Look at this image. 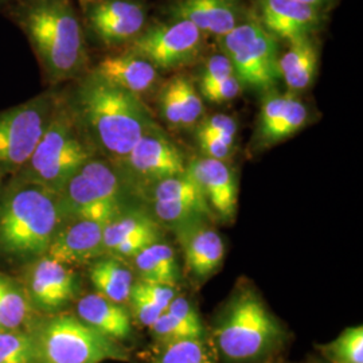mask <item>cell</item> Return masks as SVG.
<instances>
[{
	"instance_id": "6da1fadb",
	"label": "cell",
	"mask_w": 363,
	"mask_h": 363,
	"mask_svg": "<svg viewBox=\"0 0 363 363\" xmlns=\"http://www.w3.org/2000/svg\"><path fill=\"white\" fill-rule=\"evenodd\" d=\"M78 125L91 145L118 163L155 124L140 97L93 72L78 86Z\"/></svg>"
},
{
	"instance_id": "7a4b0ae2",
	"label": "cell",
	"mask_w": 363,
	"mask_h": 363,
	"mask_svg": "<svg viewBox=\"0 0 363 363\" xmlns=\"http://www.w3.org/2000/svg\"><path fill=\"white\" fill-rule=\"evenodd\" d=\"M286 342V330L252 284L235 286L213 325L210 346L223 363H262Z\"/></svg>"
},
{
	"instance_id": "3957f363",
	"label": "cell",
	"mask_w": 363,
	"mask_h": 363,
	"mask_svg": "<svg viewBox=\"0 0 363 363\" xmlns=\"http://www.w3.org/2000/svg\"><path fill=\"white\" fill-rule=\"evenodd\" d=\"M61 222L55 193L34 182H16L0 205V247L16 257L39 259Z\"/></svg>"
},
{
	"instance_id": "277c9868",
	"label": "cell",
	"mask_w": 363,
	"mask_h": 363,
	"mask_svg": "<svg viewBox=\"0 0 363 363\" xmlns=\"http://www.w3.org/2000/svg\"><path fill=\"white\" fill-rule=\"evenodd\" d=\"M23 27L52 81L77 76L86 62L84 35L67 0H35L23 13Z\"/></svg>"
},
{
	"instance_id": "5b68a950",
	"label": "cell",
	"mask_w": 363,
	"mask_h": 363,
	"mask_svg": "<svg viewBox=\"0 0 363 363\" xmlns=\"http://www.w3.org/2000/svg\"><path fill=\"white\" fill-rule=\"evenodd\" d=\"M72 111H54L38 144L22 167V179L34 182L58 194L86 160L93 147Z\"/></svg>"
},
{
	"instance_id": "8992f818",
	"label": "cell",
	"mask_w": 363,
	"mask_h": 363,
	"mask_svg": "<svg viewBox=\"0 0 363 363\" xmlns=\"http://www.w3.org/2000/svg\"><path fill=\"white\" fill-rule=\"evenodd\" d=\"M33 331L35 363H101L130 361L128 350L85 325L76 315L52 313Z\"/></svg>"
},
{
	"instance_id": "52a82bcc",
	"label": "cell",
	"mask_w": 363,
	"mask_h": 363,
	"mask_svg": "<svg viewBox=\"0 0 363 363\" xmlns=\"http://www.w3.org/2000/svg\"><path fill=\"white\" fill-rule=\"evenodd\" d=\"M124 183L118 169L93 156L57 194L62 220L91 218L109 222L124 208Z\"/></svg>"
},
{
	"instance_id": "ba28073f",
	"label": "cell",
	"mask_w": 363,
	"mask_h": 363,
	"mask_svg": "<svg viewBox=\"0 0 363 363\" xmlns=\"http://www.w3.org/2000/svg\"><path fill=\"white\" fill-rule=\"evenodd\" d=\"M218 39L242 86L268 91L277 84V39L259 21L247 19Z\"/></svg>"
},
{
	"instance_id": "9c48e42d",
	"label": "cell",
	"mask_w": 363,
	"mask_h": 363,
	"mask_svg": "<svg viewBox=\"0 0 363 363\" xmlns=\"http://www.w3.org/2000/svg\"><path fill=\"white\" fill-rule=\"evenodd\" d=\"M54 112L49 96L0 113V171L21 169L33 155Z\"/></svg>"
},
{
	"instance_id": "30bf717a",
	"label": "cell",
	"mask_w": 363,
	"mask_h": 363,
	"mask_svg": "<svg viewBox=\"0 0 363 363\" xmlns=\"http://www.w3.org/2000/svg\"><path fill=\"white\" fill-rule=\"evenodd\" d=\"M203 34L190 22H169L144 27L130 42V52L148 60L157 70H171L189 65L202 52Z\"/></svg>"
},
{
	"instance_id": "8fae6325",
	"label": "cell",
	"mask_w": 363,
	"mask_h": 363,
	"mask_svg": "<svg viewBox=\"0 0 363 363\" xmlns=\"http://www.w3.org/2000/svg\"><path fill=\"white\" fill-rule=\"evenodd\" d=\"M124 182L151 186L186 171L181 150L154 125L136 142L130 154L118 162Z\"/></svg>"
},
{
	"instance_id": "7c38bea8",
	"label": "cell",
	"mask_w": 363,
	"mask_h": 363,
	"mask_svg": "<svg viewBox=\"0 0 363 363\" xmlns=\"http://www.w3.org/2000/svg\"><path fill=\"white\" fill-rule=\"evenodd\" d=\"M210 220L198 218L172 229L196 286H202L218 272L225 259L223 240Z\"/></svg>"
},
{
	"instance_id": "4fadbf2b",
	"label": "cell",
	"mask_w": 363,
	"mask_h": 363,
	"mask_svg": "<svg viewBox=\"0 0 363 363\" xmlns=\"http://www.w3.org/2000/svg\"><path fill=\"white\" fill-rule=\"evenodd\" d=\"M106 222L91 218H70L61 222L46 256L67 267L91 264L104 256Z\"/></svg>"
},
{
	"instance_id": "5bb4252c",
	"label": "cell",
	"mask_w": 363,
	"mask_h": 363,
	"mask_svg": "<svg viewBox=\"0 0 363 363\" xmlns=\"http://www.w3.org/2000/svg\"><path fill=\"white\" fill-rule=\"evenodd\" d=\"M77 289L73 269L46 255L37 259L27 276V296L42 311H60L76 298Z\"/></svg>"
},
{
	"instance_id": "9a60e30c",
	"label": "cell",
	"mask_w": 363,
	"mask_h": 363,
	"mask_svg": "<svg viewBox=\"0 0 363 363\" xmlns=\"http://www.w3.org/2000/svg\"><path fill=\"white\" fill-rule=\"evenodd\" d=\"M89 25L108 46L132 42L145 27L147 13L136 0H97L88 13Z\"/></svg>"
},
{
	"instance_id": "2e32d148",
	"label": "cell",
	"mask_w": 363,
	"mask_h": 363,
	"mask_svg": "<svg viewBox=\"0 0 363 363\" xmlns=\"http://www.w3.org/2000/svg\"><path fill=\"white\" fill-rule=\"evenodd\" d=\"M186 169L201 189L214 217L226 223L233 222L238 199L233 169L226 162L206 156L191 160Z\"/></svg>"
},
{
	"instance_id": "e0dca14e",
	"label": "cell",
	"mask_w": 363,
	"mask_h": 363,
	"mask_svg": "<svg viewBox=\"0 0 363 363\" xmlns=\"http://www.w3.org/2000/svg\"><path fill=\"white\" fill-rule=\"evenodd\" d=\"M159 240H162L160 223L142 210L124 208L104 228L105 255L123 259H132Z\"/></svg>"
},
{
	"instance_id": "ac0fdd59",
	"label": "cell",
	"mask_w": 363,
	"mask_h": 363,
	"mask_svg": "<svg viewBox=\"0 0 363 363\" xmlns=\"http://www.w3.org/2000/svg\"><path fill=\"white\" fill-rule=\"evenodd\" d=\"M169 19L194 25L203 35H222L247 21L240 0H174L167 7Z\"/></svg>"
},
{
	"instance_id": "d6986e66",
	"label": "cell",
	"mask_w": 363,
	"mask_h": 363,
	"mask_svg": "<svg viewBox=\"0 0 363 363\" xmlns=\"http://www.w3.org/2000/svg\"><path fill=\"white\" fill-rule=\"evenodd\" d=\"M259 11L267 31L289 43L310 38L322 21L319 7L298 0H259Z\"/></svg>"
},
{
	"instance_id": "ffe728a7",
	"label": "cell",
	"mask_w": 363,
	"mask_h": 363,
	"mask_svg": "<svg viewBox=\"0 0 363 363\" xmlns=\"http://www.w3.org/2000/svg\"><path fill=\"white\" fill-rule=\"evenodd\" d=\"M76 316L93 330L116 342L133 337V327L127 308L97 292L88 294L78 300Z\"/></svg>"
},
{
	"instance_id": "44dd1931",
	"label": "cell",
	"mask_w": 363,
	"mask_h": 363,
	"mask_svg": "<svg viewBox=\"0 0 363 363\" xmlns=\"http://www.w3.org/2000/svg\"><path fill=\"white\" fill-rule=\"evenodd\" d=\"M94 72L106 81L136 96L150 91L159 78V70L155 66L130 50L106 57Z\"/></svg>"
},
{
	"instance_id": "7402d4cb",
	"label": "cell",
	"mask_w": 363,
	"mask_h": 363,
	"mask_svg": "<svg viewBox=\"0 0 363 363\" xmlns=\"http://www.w3.org/2000/svg\"><path fill=\"white\" fill-rule=\"evenodd\" d=\"M91 284L96 292L118 304L128 301L136 276L130 265L120 257L104 255L91 262Z\"/></svg>"
},
{
	"instance_id": "603a6c76",
	"label": "cell",
	"mask_w": 363,
	"mask_h": 363,
	"mask_svg": "<svg viewBox=\"0 0 363 363\" xmlns=\"http://www.w3.org/2000/svg\"><path fill=\"white\" fill-rule=\"evenodd\" d=\"M136 280L177 286L179 281V268L172 247L159 240L142 249L132 257Z\"/></svg>"
},
{
	"instance_id": "cb8c5ba5",
	"label": "cell",
	"mask_w": 363,
	"mask_h": 363,
	"mask_svg": "<svg viewBox=\"0 0 363 363\" xmlns=\"http://www.w3.org/2000/svg\"><path fill=\"white\" fill-rule=\"evenodd\" d=\"M318 49L311 38L289 43V49L279 57V72L289 93L307 89L318 70Z\"/></svg>"
},
{
	"instance_id": "d4e9b609",
	"label": "cell",
	"mask_w": 363,
	"mask_h": 363,
	"mask_svg": "<svg viewBox=\"0 0 363 363\" xmlns=\"http://www.w3.org/2000/svg\"><path fill=\"white\" fill-rule=\"evenodd\" d=\"M217 357L205 337L155 342L151 363H217Z\"/></svg>"
},
{
	"instance_id": "484cf974",
	"label": "cell",
	"mask_w": 363,
	"mask_h": 363,
	"mask_svg": "<svg viewBox=\"0 0 363 363\" xmlns=\"http://www.w3.org/2000/svg\"><path fill=\"white\" fill-rule=\"evenodd\" d=\"M33 307L26 292L0 273V330H26Z\"/></svg>"
},
{
	"instance_id": "4316f807",
	"label": "cell",
	"mask_w": 363,
	"mask_h": 363,
	"mask_svg": "<svg viewBox=\"0 0 363 363\" xmlns=\"http://www.w3.org/2000/svg\"><path fill=\"white\" fill-rule=\"evenodd\" d=\"M152 217L171 229L198 218L216 220L205 201H154Z\"/></svg>"
},
{
	"instance_id": "83f0119b",
	"label": "cell",
	"mask_w": 363,
	"mask_h": 363,
	"mask_svg": "<svg viewBox=\"0 0 363 363\" xmlns=\"http://www.w3.org/2000/svg\"><path fill=\"white\" fill-rule=\"evenodd\" d=\"M319 349L330 363H363L362 325L346 328L337 339Z\"/></svg>"
},
{
	"instance_id": "f1b7e54d",
	"label": "cell",
	"mask_w": 363,
	"mask_h": 363,
	"mask_svg": "<svg viewBox=\"0 0 363 363\" xmlns=\"http://www.w3.org/2000/svg\"><path fill=\"white\" fill-rule=\"evenodd\" d=\"M151 187V199L154 201H205L201 189L187 169L182 174L157 181Z\"/></svg>"
},
{
	"instance_id": "f546056e",
	"label": "cell",
	"mask_w": 363,
	"mask_h": 363,
	"mask_svg": "<svg viewBox=\"0 0 363 363\" xmlns=\"http://www.w3.org/2000/svg\"><path fill=\"white\" fill-rule=\"evenodd\" d=\"M0 363H35L33 331L0 330Z\"/></svg>"
},
{
	"instance_id": "4dcf8cb0",
	"label": "cell",
	"mask_w": 363,
	"mask_h": 363,
	"mask_svg": "<svg viewBox=\"0 0 363 363\" xmlns=\"http://www.w3.org/2000/svg\"><path fill=\"white\" fill-rule=\"evenodd\" d=\"M307 118H308L307 106L292 93L286 111L283 112L279 121L274 124L269 135L265 138L262 145H273L294 136L298 130L306 125Z\"/></svg>"
},
{
	"instance_id": "1f68e13d",
	"label": "cell",
	"mask_w": 363,
	"mask_h": 363,
	"mask_svg": "<svg viewBox=\"0 0 363 363\" xmlns=\"http://www.w3.org/2000/svg\"><path fill=\"white\" fill-rule=\"evenodd\" d=\"M172 79L181 103L182 125L183 128L193 127L203 115L201 93L196 91L191 79L186 76H175Z\"/></svg>"
},
{
	"instance_id": "d6a6232c",
	"label": "cell",
	"mask_w": 363,
	"mask_h": 363,
	"mask_svg": "<svg viewBox=\"0 0 363 363\" xmlns=\"http://www.w3.org/2000/svg\"><path fill=\"white\" fill-rule=\"evenodd\" d=\"M292 93L279 94V93H269L261 105L259 111V125H257V139L259 143L262 144L265 138L269 135L274 124L286 111V105L291 100Z\"/></svg>"
},
{
	"instance_id": "836d02e7",
	"label": "cell",
	"mask_w": 363,
	"mask_h": 363,
	"mask_svg": "<svg viewBox=\"0 0 363 363\" xmlns=\"http://www.w3.org/2000/svg\"><path fill=\"white\" fill-rule=\"evenodd\" d=\"M127 303H130V311L133 318L138 320V323L147 328L164 312V310L157 307L155 303L148 298V295L144 292L143 286L138 280L132 286Z\"/></svg>"
},
{
	"instance_id": "e575fe53",
	"label": "cell",
	"mask_w": 363,
	"mask_h": 363,
	"mask_svg": "<svg viewBox=\"0 0 363 363\" xmlns=\"http://www.w3.org/2000/svg\"><path fill=\"white\" fill-rule=\"evenodd\" d=\"M166 311L171 313L181 325H184L195 337H205V328L190 298L177 295L171 300Z\"/></svg>"
},
{
	"instance_id": "d590c367",
	"label": "cell",
	"mask_w": 363,
	"mask_h": 363,
	"mask_svg": "<svg viewBox=\"0 0 363 363\" xmlns=\"http://www.w3.org/2000/svg\"><path fill=\"white\" fill-rule=\"evenodd\" d=\"M237 121L232 116L214 115L199 121L196 136H208L233 143L237 135Z\"/></svg>"
},
{
	"instance_id": "8d00e7d4",
	"label": "cell",
	"mask_w": 363,
	"mask_h": 363,
	"mask_svg": "<svg viewBox=\"0 0 363 363\" xmlns=\"http://www.w3.org/2000/svg\"><path fill=\"white\" fill-rule=\"evenodd\" d=\"M232 76H235V73L230 60L223 52L214 54L208 57V61L201 70L199 89H205L216 84H220Z\"/></svg>"
},
{
	"instance_id": "74e56055",
	"label": "cell",
	"mask_w": 363,
	"mask_h": 363,
	"mask_svg": "<svg viewBox=\"0 0 363 363\" xmlns=\"http://www.w3.org/2000/svg\"><path fill=\"white\" fill-rule=\"evenodd\" d=\"M155 342H172L179 339L195 337L184 325H181L171 313L163 312L152 325L148 327Z\"/></svg>"
},
{
	"instance_id": "f35d334b",
	"label": "cell",
	"mask_w": 363,
	"mask_h": 363,
	"mask_svg": "<svg viewBox=\"0 0 363 363\" xmlns=\"http://www.w3.org/2000/svg\"><path fill=\"white\" fill-rule=\"evenodd\" d=\"M159 111L164 121L172 128H183L182 125V109L179 97L174 79L171 78L169 82L162 88L159 93Z\"/></svg>"
},
{
	"instance_id": "ab89813d",
	"label": "cell",
	"mask_w": 363,
	"mask_h": 363,
	"mask_svg": "<svg viewBox=\"0 0 363 363\" xmlns=\"http://www.w3.org/2000/svg\"><path fill=\"white\" fill-rule=\"evenodd\" d=\"M241 91H242V84L240 82L237 76H232L220 84H216L205 89H199V93L205 100H208L213 104H223L234 100Z\"/></svg>"
},
{
	"instance_id": "60d3db41",
	"label": "cell",
	"mask_w": 363,
	"mask_h": 363,
	"mask_svg": "<svg viewBox=\"0 0 363 363\" xmlns=\"http://www.w3.org/2000/svg\"><path fill=\"white\" fill-rule=\"evenodd\" d=\"M196 139H198V144H199L202 154L206 157L225 162L229 156L232 155L234 148L233 143H228L225 140L208 138V136H196Z\"/></svg>"
},
{
	"instance_id": "b9f144b4",
	"label": "cell",
	"mask_w": 363,
	"mask_h": 363,
	"mask_svg": "<svg viewBox=\"0 0 363 363\" xmlns=\"http://www.w3.org/2000/svg\"><path fill=\"white\" fill-rule=\"evenodd\" d=\"M138 281L143 286L144 292L148 295V298H151L157 307H160L164 311L169 307L171 300L178 295L177 286L157 284V283H147L142 280H138Z\"/></svg>"
},
{
	"instance_id": "7bdbcfd3",
	"label": "cell",
	"mask_w": 363,
	"mask_h": 363,
	"mask_svg": "<svg viewBox=\"0 0 363 363\" xmlns=\"http://www.w3.org/2000/svg\"><path fill=\"white\" fill-rule=\"evenodd\" d=\"M298 1L306 3V4H310V6H313V7H319V6H322L327 0H298Z\"/></svg>"
},
{
	"instance_id": "ee69618b",
	"label": "cell",
	"mask_w": 363,
	"mask_h": 363,
	"mask_svg": "<svg viewBox=\"0 0 363 363\" xmlns=\"http://www.w3.org/2000/svg\"><path fill=\"white\" fill-rule=\"evenodd\" d=\"M262 363H277V362H268V361H265V362H262Z\"/></svg>"
},
{
	"instance_id": "f6af8a7d",
	"label": "cell",
	"mask_w": 363,
	"mask_h": 363,
	"mask_svg": "<svg viewBox=\"0 0 363 363\" xmlns=\"http://www.w3.org/2000/svg\"><path fill=\"white\" fill-rule=\"evenodd\" d=\"M328 363H330V362H328Z\"/></svg>"
}]
</instances>
